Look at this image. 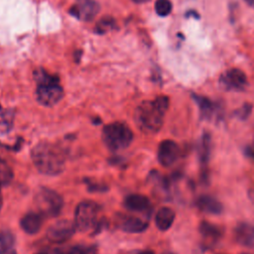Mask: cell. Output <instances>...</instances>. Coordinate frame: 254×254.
Segmentation results:
<instances>
[{"label":"cell","instance_id":"1","mask_svg":"<svg viewBox=\"0 0 254 254\" xmlns=\"http://www.w3.org/2000/svg\"><path fill=\"white\" fill-rule=\"evenodd\" d=\"M31 158L37 170L47 176L60 175L65 167L64 152L59 145L49 141L37 143L31 151Z\"/></svg>","mask_w":254,"mask_h":254},{"label":"cell","instance_id":"2","mask_svg":"<svg viewBox=\"0 0 254 254\" xmlns=\"http://www.w3.org/2000/svg\"><path fill=\"white\" fill-rule=\"evenodd\" d=\"M169 108V98L161 95L154 100L140 103L134 114L137 126L146 133H157L161 130L165 114Z\"/></svg>","mask_w":254,"mask_h":254},{"label":"cell","instance_id":"3","mask_svg":"<svg viewBox=\"0 0 254 254\" xmlns=\"http://www.w3.org/2000/svg\"><path fill=\"white\" fill-rule=\"evenodd\" d=\"M35 80L38 84L36 96L37 100L44 106L56 105L64 96V90L59 82V78L49 74L44 69L34 72Z\"/></svg>","mask_w":254,"mask_h":254},{"label":"cell","instance_id":"4","mask_svg":"<svg viewBox=\"0 0 254 254\" xmlns=\"http://www.w3.org/2000/svg\"><path fill=\"white\" fill-rule=\"evenodd\" d=\"M133 132L124 122H112L102 129L101 138L107 149L113 152L122 151L133 141Z\"/></svg>","mask_w":254,"mask_h":254},{"label":"cell","instance_id":"5","mask_svg":"<svg viewBox=\"0 0 254 254\" xmlns=\"http://www.w3.org/2000/svg\"><path fill=\"white\" fill-rule=\"evenodd\" d=\"M34 202L38 212L47 217L58 216L64 206L62 195L56 190L46 187H42L36 191Z\"/></svg>","mask_w":254,"mask_h":254},{"label":"cell","instance_id":"6","mask_svg":"<svg viewBox=\"0 0 254 254\" xmlns=\"http://www.w3.org/2000/svg\"><path fill=\"white\" fill-rule=\"evenodd\" d=\"M99 206L91 200H84L79 202L74 210V219L76 230L87 231L91 229L98 218Z\"/></svg>","mask_w":254,"mask_h":254},{"label":"cell","instance_id":"7","mask_svg":"<svg viewBox=\"0 0 254 254\" xmlns=\"http://www.w3.org/2000/svg\"><path fill=\"white\" fill-rule=\"evenodd\" d=\"M76 230L73 221L67 219L58 220L47 230V238L54 243H63L72 237Z\"/></svg>","mask_w":254,"mask_h":254},{"label":"cell","instance_id":"8","mask_svg":"<svg viewBox=\"0 0 254 254\" xmlns=\"http://www.w3.org/2000/svg\"><path fill=\"white\" fill-rule=\"evenodd\" d=\"M181 150L179 145L170 139L162 141L158 146L157 159L163 167H171L179 159Z\"/></svg>","mask_w":254,"mask_h":254},{"label":"cell","instance_id":"9","mask_svg":"<svg viewBox=\"0 0 254 254\" xmlns=\"http://www.w3.org/2000/svg\"><path fill=\"white\" fill-rule=\"evenodd\" d=\"M219 82L224 89L243 90L247 85V78L241 69L230 68L220 76Z\"/></svg>","mask_w":254,"mask_h":254},{"label":"cell","instance_id":"10","mask_svg":"<svg viewBox=\"0 0 254 254\" xmlns=\"http://www.w3.org/2000/svg\"><path fill=\"white\" fill-rule=\"evenodd\" d=\"M98 10L99 6L94 0H75L69 13L80 20L89 21L96 16Z\"/></svg>","mask_w":254,"mask_h":254},{"label":"cell","instance_id":"11","mask_svg":"<svg viewBox=\"0 0 254 254\" xmlns=\"http://www.w3.org/2000/svg\"><path fill=\"white\" fill-rule=\"evenodd\" d=\"M198 230L205 248L213 246L221 239L223 235V230L219 225L205 220L199 223Z\"/></svg>","mask_w":254,"mask_h":254},{"label":"cell","instance_id":"12","mask_svg":"<svg viewBox=\"0 0 254 254\" xmlns=\"http://www.w3.org/2000/svg\"><path fill=\"white\" fill-rule=\"evenodd\" d=\"M235 241L244 247H254V223L239 222L233 230Z\"/></svg>","mask_w":254,"mask_h":254},{"label":"cell","instance_id":"13","mask_svg":"<svg viewBox=\"0 0 254 254\" xmlns=\"http://www.w3.org/2000/svg\"><path fill=\"white\" fill-rule=\"evenodd\" d=\"M124 206L132 212L144 213L147 214L151 211V202L150 199L140 193H132L125 197Z\"/></svg>","mask_w":254,"mask_h":254},{"label":"cell","instance_id":"14","mask_svg":"<svg viewBox=\"0 0 254 254\" xmlns=\"http://www.w3.org/2000/svg\"><path fill=\"white\" fill-rule=\"evenodd\" d=\"M119 227L127 233H141L148 228V221L135 215H122L119 218Z\"/></svg>","mask_w":254,"mask_h":254},{"label":"cell","instance_id":"15","mask_svg":"<svg viewBox=\"0 0 254 254\" xmlns=\"http://www.w3.org/2000/svg\"><path fill=\"white\" fill-rule=\"evenodd\" d=\"M43 225V215L39 212H27L20 220L22 230L27 234H36L40 231Z\"/></svg>","mask_w":254,"mask_h":254},{"label":"cell","instance_id":"16","mask_svg":"<svg viewBox=\"0 0 254 254\" xmlns=\"http://www.w3.org/2000/svg\"><path fill=\"white\" fill-rule=\"evenodd\" d=\"M195 205L197 208L208 214H220L223 210L222 203L209 194H202L198 196L195 200Z\"/></svg>","mask_w":254,"mask_h":254},{"label":"cell","instance_id":"17","mask_svg":"<svg viewBox=\"0 0 254 254\" xmlns=\"http://www.w3.org/2000/svg\"><path fill=\"white\" fill-rule=\"evenodd\" d=\"M176 213L169 206L160 207L155 214V224L161 231H167L175 221Z\"/></svg>","mask_w":254,"mask_h":254},{"label":"cell","instance_id":"18","mask_svg":"<svg viewBox=\"0 0 254 254\" xmlns=\"http://www.w3.org/2000/svg\"><path fill=\"white\" fill-rule=\"evenodd\" d=\"M211 153V134L207 131H204L199 138L197 144V156L201 166L206 167L208 164Z\"/></svg>","mask_w":254,"mask_h":254},{"label":"cell","instance_id":"19","mask_svg":"<svg viewBox=\"0 0 254 254\" xmlns=\"http://www.w3.org/2000/svg\"><path fill=\"white\" fill-rule=\"evenodd\" d=\"M192 99L194 100L198 107L200 117L202 119L209 120L213 116L215 111L213 103L207 97L198 94H192Z\"/></svg>","mask_w":254,"mask_h":254},{"label":"cell","instance_id":"20","mask_svg":"<svg viewBox=\"0 0 254 254\" xmlns=\"http://www.w3.org/2000/svg\"><path fill=\"white\" fill-rule=\"evenodd\" d=\"M14 178L13 170L9 164L0 157V186L9 185Z\"/></svg>","mask_w":254,"mask_h":254},{"label":"cell","instance_id":"21","mask_svg":"<svg viewBox=\"0 0 254 254\" xmlns=\"http://www.w3.org/2000/svg\"><path fill=\"white\" fill-rule=\"evenodd\" d=\"M14 236L8 230H0V254L10 251L14 245Z\"/></svg>","mask_w":254,"mask_h":254},{"label":"cell","instance_id":"22","mask_svg":"<svg viewBox=\"0 0 254 254\" xmlns=\"http://www.w3.org/2000/svg\"><path fill=\"white\" fill-rule=\"evenodd\" d=\"M155 10L159 16H168L172 11V3L170 0H157L155 3Z\"/></svg>","mask_w":254,"mask_h":254},{"label":"cell","instance_id":"23","mask_svg":"<svg viewBox=\"0 0 254 254\" xmlns=\"http://www.w3.org/2000/svg\"><path fill=\"white\" fill-rule=\"evenodd\" d=\"M252 109L253 106L251 103H244L242 106L234 111V116L240 120H246L250 116Z\"/></svg>","mask_w":254,"mask_h":254},{"label":"cell","instance_id":"24","mask_svg":"<svg viewBox=\"0 0 254 254\" xmlns=\"http://www.w3.org/2000/svg\"><path fill=\"white\" fill-rule=\"evenodd\" d=\"M65 254H97V253H96V249L91 246L76 245V246L70 247Z\"/></svg>","mask_w":254,"mask_h":254},{"label":"cell","instance_id":"25","mask_svg":"<svg viewBox=\"0 0 254 254\" xmlns=\"http://www.w3.org/2000/svg\"><path fill=\"white\" fill-rule=\"evenodd\" d=\"M114 24H115V22H114V20L112 18L106 17V18L101 19L98 22V24L96 25L95 30H96L97 33H105L108 30L112 29L114 27Z\"/></svg>","mask_w":254,"mask_h":254},{"label":"cell","instance_id":"26","mask_svg":"<svg viewBox=\"0 0 254 254\" xmlns=\"http://www.w3.org/2000/svg\"><path fill=\"white\" fill-rule=\"evenodd\" d=\"M244 153H245V155H246L248 158L254 160V143H253V144H250V145H248V146H246Z\"/></svg>","mask_w":254,"mask_h":254},{"label":"cell","instance_id":"27","mask_svg":"<svg viewBox=\"0 0 254 254\" xmlns=\"http://www.w3.org/2000/svg\"><path fill=\"white\" fill-rule=\"evenodd\" d=\"M37 254H65L58 249H54V250H47V251H43V252H40V253H37Z\"/></svg>","mask_w":254,"mask_h":254},{"label":"cell","instance_id":"28","mask_svg":"<svg viewBox=\"0 0 254 254\" xmlns=\"http://www.w3.org/2000/svg\"><path fill=\"white\" fill-rule=\"evenodd\" d=\"M249 196H250L251 200H252L253 203H254V186L249 190Z\"/></svg>","mask_w":254,"mask_h":254},{"label":"cell","instance_id":"29","mask_svg":"<svg viewBox=\"0 0 254 254\" xmlns=\"http://www.w3.org/2000/svg\"><path fill=\"white\" fill-rule=\"evenodd\" d=\"M135 2H138V3H143V2H146V1H149V0H134Z\"/></svg>","mask_w":254,"mask_h":254},{"label":"cell","instance_id":"30","mask_svg":"<svg viewBox=\"0 0 254 254\" xmlns=\"http://www.w3.org/2000/svg\"><path fill=\"white\" fill-rule=\"evenodd\" d=\"M1 206H2V195H1V191H0V208H1Z\"/></svg>","mask_w":254,"mask_h":254},{"label":"cell","instance_id":"31","mask_svg":"<svg viewBox=\"0 0 254 254\" xmlns=\"http://www.w3.org/2000/svg\"><path fill=\"white\" fill-rule=\"evenodd\" d=\"M246 1H248L252 6H254V0H246Z\"/></svg>","mask_w":254,"mask_h":254},{"label":"cell","instance_id":"32","mask_svg":"<svg viewBox=\"0 0 254 254\" xmlns=\"http://www.w3.org/2000/svg\"><path fill=\"white\" fill-rule=\"evenodd\" d=\"M163 254H173V253H171V252H165V253H163Z\"/></svg>","mask_w":254,"mask_h":254},{"label":"cell","instance_id":"33","mask_svg":"<svg viewBox=\"0 0 254 254\" xmlns=\"http://www.w3.org/2000/svg\"><path fill=\"white\" fill-rule=\"evenodd\" d=\"M243 254H248V253H243Z\"/></svg>","mask_w":254,"mask_h":254}]
</instances>
